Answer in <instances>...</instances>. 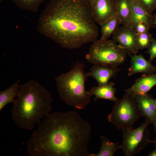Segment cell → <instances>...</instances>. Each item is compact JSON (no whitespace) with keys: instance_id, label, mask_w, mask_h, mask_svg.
<instances>
[{"instance_id":"obj_27","label":"cell","mask_w":156,"mask_h":156,"mask_svg":"<svg viewBox=\"0 0 156 156\" xmlns=\"http://www.w3.org/2000/svg\"><path fill=\"white\" fill-rule=\"evenodd\" d=\"M154 130L155 133L156 137L154 140L151 141V142L154 143L155 145V146H156V126H154Z\"/></svg>"},{"instance_id":"obj_26","label":"cell","mask_w":156,"mask_h":156,"mask_svg":"<svg viewBox=\"0 0 156 156\" xmlns=\"http://www.w3.org/2000/svg\"><path fill=\"white\" fill-rule=\"evenodd\" d=\"M148 155V156H156V146H155L154 149L150 152Z\"/></svg>"},{"instance_id":"obj_3","label":"cell","mask_w":156,"mask_h":156,"mask_svg":"<svg viewBox=\"0 0 156 156\" xmlns=\"http://www.w3.org/2000/svg\"><path fill=\"white\" fill-rule=\"evenodd\" d=\"M52 99L50 92L36 80L21 85L13 103L11 118L20 128L32 130L50 113Z\"/></svg>"},{"instance_id":"obj_10","label":"cell","mask_w":156,"mask_h":156,"mask_svg":"<svg viewBox=\"0 0 156 156\" xmlns=\"http://www.w3.org/2000/svg\"><path fill=\"white\" fill-rule=\"evenodd\" d=\"M122 70L116 66L95 64L86 73L87 77H91L97 82L98 85L107 83L112 78L115 77Z\"/></svg>"},{"instance_id":"obj_28","label":"cell","mask_w":156,"mask_h":156,"mask_svg":"<svg viewBox=\"0 0 156 156\" xmlns=\"http://www.w3.org/2000/svg\"><path fill=\"white\" fill-rule=\"evenodd\" d=\"M89 6L93 0H83Z\"/></svg>"},{"instance_id":"obj_1","label":"cell","mask_w":156,"mask_h":156,"mask_svg":"<svg viewBox=\"0 0 156 156\" xmlns=\"http://www.w3.org/2000/svg\"><path fill=\"white\" fill-rule=\"evenodd\" d=\"M27 143L30 156H88L89 123L75 111L50 113L38 124Z\"/></svg>"},{"instance_id":"obj_18","label":"cell","mask_w":156,"mask_h":156,"mask_svg":"<svg viewBox=\"0 0 156 156\" xmlns=\"http://www.w3.org/2000/svg\"><path fill=\"white\" fill-rule=\"evenodd\" d=\"M101 147L99 153L95 154H89L88 156H113L116 151L121 149L118 142H112L104 135L101 137Z\"/></svg>"},{"instance_id":"obj_15","label":"cell","mask_w":156,"mask_h":156,"mask_svg":"<svg viewBox=\"0 0 156 156\" xmlns=\"http://www.w3.org/2000/svg\"><path fill=\"white\" fill-rule=\"evenodd\" d=\"M131 26L133 27L135 23L143 22L151 27L152 14L136 0H131Z\"/></svg>"},{"instance_id":"obj_7","label":"cell","mask_w":156,"mask_h":156,"mask_svg":"<svg viewBox=\"0 0 156 156\" xmlns=\"http://www.w3.org/2000/svg\"><path fill=\"white\" fill-rule=\"evenodd\" d=\"M151 123L146 119L145 122L138 128L123 131V141L120 146L126 156H132L138 153L151 142L148 129Z\"/></svg>"},{"instance_id":"obj_25","label":"cell","mask_w":156,"mask_h":156,"mask_svg":"<svg viewBox=\"0 0 156 156\" xmlns=\"http://www.w3.org/2000/svg\"><path fill=\"white\" fill-rule=\"evenodd\" d=\"M151 27L156 28V13L152 15Z\"/></svg>"},{"instance_id":"obj_2","label":"cell","mask_w":156,"mask_h":156,"mask_svg":"<svg viewBox=\"0 0 156 156\" xmlns=\"http://www.w3.org/2000/svg\"><path fill=\"white\" fill-rule=\"evenodd\" d=\"M83 0H50L38 19V31L61 47L73 49L93 42L99 28Z\"/></svg>"},{"instance_id":"obj_19","label":"cell","mask_w":156,"mask_h":156,"mask_svg":"<svg viewBox=\"0 0 156 156\" xmlns=\"http://www.w3.org/2000/svg\"><path fill=\"white\" fill-rule=\"evenodd\" d=\"M120 23L117 13L113 16L100 25L101 40H107L113 35L119 27Z\"/></svg>"},{"instance_id":"obj_8","label":"cell","mask_w":156,"mask_h":156,"mask_svg":"<svg viewBox=\"0 0 156 156\" xmlns=\"http://www.w3.org/2000/svg\"><path fill=\"white\" fill-rule=\"evenodd\" d=\"M137 35L133 27L122 25L112 35V38L128 54H136L139 51L136 43Z\"/></svg>"},{"instance_id":"obj_17","label":"cell","mask_w":156,"mask_h":156,"mask_svg":"<svg viewBox=\"0 0 156 156\" xmlns=\"http://www.w3.org/2000/svg\"><path fill=\"white\" fill-rule=\"evenodd\" d=\"M20 80L16 81L12 86L0 92V111L8 104L14 103L17 96L21 86Z\"/></svg>"},{"instance_id":"obj_14","label":"cell","mask_w":156,"mask_h":156,"mask_svg":"<svg viewBox=\"0 0 156 156\" xmlns=\"http://www.w3.org/2000/svg\"><path fill=\"white\" fill-rule=\"evenodd\" d=\"M115 84L113 82H109L102 85L92 87L88 92L90 96L94 95V100L96 101L99 99L109 100L114 103L119 99L115 96L116 90L114 88Z\"/></svg>"},{"instance_id":"obj_4","label":"cell","mask_w":156,"mask_h":156,"mask_svg":"<svg viewBox=\"0 0 156 156\" xmlns=\"http://www.w3.org/2000/svg\"><path fill=\"white\" fill-rule=\"evenodd\" d=\"M85 67L82 62L78 61L70 71L55 78L61 99L68 105L80 110L85 108L91 99L85 89L87 76Z\"/></svg>"},{"instance_id":"obj_23","label":"cell","mask_w":156,"mask_h":156,"mask_svg":"<svg viewBox=\"0 0 156 156\" xmlns=\"http://www.w3.org/2000/svg\"><path fill=\"white\" fill-rule=\"evenodd\" d=\"M137 34L148 32L150 27L143 22H139L135 24L133 26Z\"/></svg>"},{"instance_id":"obj_20","label":"cell","mask_w":156,"mask_h":156,"mask_svg":"<svg viewBox=\"0 0 156 156\" xmlns=\"http://www.w3.org/2000/svg\"><path fill=\"white\" fill-rule=\"evenodd\" d=\"M45 0H12L19 8L33 12H36L41 3Z\"/></svg>"},{"instance_id":"obj_29","label":"cell","mask_w":156,"mask_h":156,"mask_svg":"<svg viewBox=\"0 0 156 156\" xmlns=\"http://www.w3.org/2000/svg\"><path fill=\"white\" fill-rule=\"evenodd\" d=\"M154 103H155V107L156 109V99H154Z\"/></svg>"},{"instance_id":"obj_22","label":"cell","mask_w":156,"mask_h":156,"mask_svg":"<svg viewBox=\"0 0 156 156\" xmlns=\"http://www.w3.org/2000/svg\"><path fill=\"white\" fill-rule=\"evenodd\" d=\"M152 14L156 9V0H136Z\"/></svg>"},{"instance_id":"obj_6","label":"cell","mask_w":156,"mask_h":156,"mask_svg":"<svg viewBox=\"0 0 156 156\" xmlns=\"http://www.w3.org/2000/svg\"><path fill=\"white\" fill-rule=\"evenodd\" d=\"M125 92L122 98L115 103L107 116L109 122L122 131L133 129L134 123L142 116L135 95Z\"/></svg>"},{"instance_id":"obj_11","label":"cell","mask_w":156,"mask_h":156,"mask_svg":"<svg viewBox=\"0 0 156 156\" xmlns=\"http://www.w3.org/2000/svg\"><path fill=\"white\" fill-rule=\"evenodd\" d=\"M142 116L156 126V109L154 99L149 94L135 95Z\"/></svg>"},{"instance_id":"obj_9","label":"cell","mask_w":156,"mask_h":156,"mask_svg":"<svg viewBox=\"0 0 156 156\" xmlns=\"http://www.w3.org/2000/svg\"><path fill=\"white\" fill-rule=\"evenodd\" d=\"M90 7L95 21L100 25L116 13L114 0H93Z\"/></svg>"},{"instance_id":"obj_5","label":"cell","mask_w":156,"mask_h":156,"mask_svg":"<svg viewBox=\"0 0 156 156\" xmlns=\"http://www.w3.org/2000/svg\"><path fill=\"white\" fill-rule=\"evenodd\" d=\"M126 53L114 40L100 39L93 42L86 58L94 65L117 67L125 62Z\"/></svg>"},{"instance_id":"obj_30","label":"cell","mask_w":156,"mask_h":156,"mask_svg":"<svg viewBox=\"0 0 156 156\" xmlns=\"http://www.w3.org/2000/svg\"><path fill=\"white\" fill-rule=\"evenodd\" d=\"M3 1V0H0V3L2 2V1Z\"/></svg>"},{"instance_id":"obj_13","label":"cell","mask_w":156,"mask_h":156,"mask_svg":"<svg viewBox=\"0 0 156 156\" xmlns=\"http://www.w3.org/2000/svg\"><path fill=\"white\" fill-rule=\"evenodd\" d=\"M156 85V73L144 74L136 79L134 83L125 90L134 95L147 93Z\"/></svg>"},{"instance_id":"obj_12","label":"cell","mask_w":156,"mask_h":156,"mask_svg":"<svg viewBox=\"0 0 156 156\" xmlns=\"http://www.w3.org/2000/svg\"><path fill=\"white\" fill-rule=\"evenodd\" d=\"M128 55L131 57V65L128 69L129 76L137 73L149 75L156 72V66L153 65L150 61L146 60L142 54Z\"/></svg>"},{"instance_id":"obj_16","label":"cell","mask_w":156,"mask_h":156,"mask_svg":"<svg viewBox=\"0 0 156 156\" xmlns=\"http://www.w3.org/2000/svg\"><path fill=\"white\" fill-rule=\"evenodd\" d=\"M117 14L122 25L131 26V0H114Z\"/></svg>"},{"instance_id":"obj_24","label":"cell","mask_w":156,"mask_h":156,"mask_svg":"<svg viewBox=\"0 0 156 156\" xmlns=\"http://www.w3.org/2000/svg\"><path fill=\"white\" fill-rule=\"evenodd\" d=\"M146 52L149 55V61L150 62L156 58V40L154 38Z\"/></svg>"},{"instance_id":"obj_21","label":"cell","mask_w":156,"mask_h":156,"mask_svg":"<svg viewBox=\"0 0 156 156\" xmlns=\"http://www.w3.org/2000/svg\"><path fill=\"white\" fill-rule=\"evenodd\" d=\"M153 38L151 34L148 32L137 34L136 43L139 50L147 49Z\"/></svg>"}]
</instances>
